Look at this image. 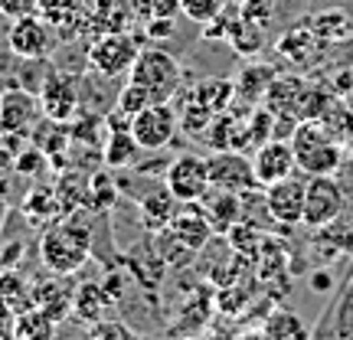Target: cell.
I'll return each mask as SVG.
<instances>
[{
	"label": "cell",
	"mask_w": 353,
	"mask_h": 340,
	"mask_svg": "<svg viewBox=\"0 0 353 340\" xmlns=\"http://www.w3.org/2000/svg\"><path fill=\"white\" fill-rule=\"evenodd\" d=\"M95 252V239L85 223H79L76 216H59L50 226H43L39 236V262L46 272H59V275H76L79 268L92 259Z\"/></svg>",
	"instance_id": "6da1fadb"
},
{
	"label": "cell",
	"mask_w": 353,
	"mask_h": 340,
	"mask_svg": "<svg viewBox=\"0 0 353 340\" xmlns=\"http://www.w3.org/2000/svg\"><path fill=\"white\" fill-rule=\"evenodd\" d=\"M291 148H294V161L304 177L317 174H337L343 167V144L337 131L324 121V118H304L291 131Z\"/></svg>",
	"instance_id": "7a4b0ae2"
},
{
	"label": "cell",
	"mask_w": 353,
	"mask_h": 340,
	"mask_svg": "<svg viewBox=\"0 0 353 340\" xmlns=\"http://www.w3.org/2000/svg\"><path fill=\"white\" fill-rule=\"evenodd\" d=\"M128 79L148 88L154 101H174V95L183 88V66L161 43H144Z\"/></svg>",
	"instance_id": "3957f363"
},
{
	"label": "cell",
	"mask_w": 353,
	"mask_h": 340,
	"mask_svg": "<svg viewBox=\"0 0 353 340\" xmlns=\"http://www.w3.org/2000/svg\"><path fill=\"white\" fill-rule=\"evenodd\" d=\"M141 46H144V33L141 30H112V33H99L88 39L85 46V66L88 72H99L101 79H121L131 72V66L138 59Z\"/></svg>",
	"instance_id": "277c9868"
},
{
	"label": "cell",
	"mask_w": 353,
	"mask_h": 340,
	"mask_svg": "<svg viewBox=\"0 0 353 340\" xmlns=\"http://www.w3.org/2000/svg\"><path fill=\"white\" fill-rule=\"evenodd\" d=\"M3 43H7V52L17 56V59H52V52L59 46V33L37 10L10 20L7 33H3Z\"/></svg>",
	"instance_id": "5b68a950"
},
{
	"label": "cell",
	"mask_w": 353,
	"mask_h": 340,
	"mask_svg": "<svg viewBox=\"0 0 353 340\" xmlns=\"http://www.w3.org/2000/svg\"><path fill=\"white\" fill-rule=\"evenodd\" d=\"M343 210H347V197H343V187L334 180V174L307 177V183H304V216H301L304 226L311 229L334 226L343 216Z\"/></svg>",
	"instance_id": "8992f818"
},
{
	"label": "cell",
	"mask_w": 353,
	"mask_h": 340,
	"mask_svg": "<svg viewBox=\"0 0 353 340\" xmlns=\"http://www.w3.org/2000/svg\"><path fill=\"white\" fill-rule=\"evenodd\" d=\"M37 95H39V105H43L46 118L72 121L79 114V108H82V76L50 66V72L43 76Z\"/></svg>",
	"instance_id": "52a82bcc"
},
{
	"label": "cell",
	"mask_w": 353,
	"mask_h": 340,
	"mask_svg": "<svg viewBox=\"0 0 353 340\" xmlns=\"http://www.w3.org/2000/svg\"><path fill=\"white\" fill-rule=\"evenodd\" d=\"M180 131V114H176L174 101H151L148 108H141L131 118V134L138 138L144 151H164L170 148Z\"/></svg>",
	"instance_id": "ba28073f"
},
{
	"label": "cell",
	"mask_w": 353,
	"mask_h": 340,
	"mask_svg": "<svg viewBox=\"0 0 353 340\" xmlns=\"http://www.w3.org/2000/svg\"><path fill=\"white\" fill-rule=\"evenodd\" d=\"M164 183L180 203L203 200V193L213 187L206 157L203 154H176V157H170V164L164 170Z\"/></svg>",
	"instance_id": "9c48e42d"
},
{
	"label": "cell",
	"mask_w": 353,
	"mask_h": 340,
	"mask_svg": "<svg viewBox=\"0 0 353 340\" xmlns=\"http://www.w3.org/2000/svg\"><path fill=\"white\" fill-rule=\"evenodd\" d=\"M43 118V105L33 88L10 86L0 95V134H20L30 141V131Z\"/></svg>",
	"instance_id": "30bf717a"
},
{
	"label": "cell",
	"mask_w": 353,
	"mask_h": 340,
	"mask_svg": "<svg viewBox=\"0 0 353 340\" xmlns=\"http://www.w3.org/2000/svg\"><path fill=\"white\" fill-rule=\"evenodd\" d=\"M206 164H210V180H213V187H219V190L245 193V190L259 187L252 157L245 151H213L206 157Z\"/></svg>",
	"instance_id": "8fae6325"
},
{
	"label": "cell",
	"mask_w": 353,
	"mask_h": 340,
	"mask_svg": "<svg viewBox=\"0 0 353 340\" xmlns=\"http://www.w3.org/2000/svg\"><path fill=\"white\" fill-rule=\"evenodd\" d=\"M304 183L307 177H285L278 183H268L262 187L265 193V206H268V216L275 219L278 226H298L304 216Z\"/></svg>",
	"instance_id": "7c38bea8"
},
{
	"label": "cell",
	"mask_w": 353,
	"mask_h": 340,
	"mask_svg": "<svg viewBox=\"0 0 353 340\" xmlns=\"http://www.w3.org/2000/svg\"><path fill=\"white\" fill-rule=\"evenodd\" d=\"M252 167H255L259 187H268V183H278V180L291 177L298 170L291 141L288 138H268L265 144H259L252 151Z\"/></svg>",
	"instance_id": "4fadbf2b"
},
{
	"label": "cell",
	"mask_w": 353,
	"mask_h": 340,
	"mask_svg": "<svg viewBox=\"0 0 353 340\" xmlns=\"http://www.w3.org/2000/svg\"><path fill=\"white\" fill-rule=\"evenodd\" d=\"M72 298H76V285L69 281V275H59V272H50L33 281V304L39 311L63 324L65 317H72Z\"/></svg>",
	"instance_id": "5bb4252c"
},
{
	"label": "cell",
	"mask_w": 353,
	"mask_h": 340,
	"mask_svg": "<svg viewBox=\"0 0 353 340\" xmlns=\"http://www.w3.org/2000/svg\"><path fill=\"white\" fill-rule=\"evenodd\" d=\"M167 232H170L176 242H183L190 252H203V249H206V242L216 236V229H213V223L206 219V213H203L200 200L183 203V206H180V213L174 216V223L167 226Z\"/></svg>",
	"instance_id": "9a60e30c"
},
{
	"label": "cell",
	"mask_w": 353,
	"mask_h": 340,
	"mask_svg": "<svg viewBox=\"0 0 353 340\" xmlns=\"http://www.w3.org/2000/svg\"><path fill=\"white\" fill-rule=\"evenodd\" d=\"M180 206H183V203L170 193L167 183H161V187H154L151 183V187L138 197V216H141V223H144V229H148L151 236L154 232H164V229L174 223V216L180 213Z\"/></svg>",
	"instance_id": "2e32d148"
},
{
	"label": "cell",
	"mask_w": 353,
	"mask_h": 340,
	"mask_svg": "<svg viewBox=\"0 0 353 340\" xmlns=\"http://www.w3.org/2000/svg\"><path fill=\"white\" fill-rule=\"evenodd\" d=\"M327 43H321L314 37V30L307 23H298V26H288L275 43V52L281 59H288L291 66H298V69H307V66L317 63V52L324 50Z\"/></svg>",
	"instance_id": "e0dca14e"
},
{
	"label": "cell",
	"mask_w": 353,
	"mask_h": 340,
	"mask_svg": "<svg viewBox=\"0 0 353 340\" xmlns=\"http://www.w3.org/2000/svg\"><path fill=\"white\" fill-rule=\"evenodd\" d=\"M200 206H203V213H206V219L213 223L216 236H226L229 229L242 219V193H236V190L210 187L203 193Z\"/></svg>",
	"instance_id": "ac0fdd59"
},
{
	"label": "cell",
	"mask_w": 353,
	"mask_h": 340,
	"mask_svg": "<svg viewBox=\"0 0 353 340\" xmlns=\"http://www.w3.org/2000/svg\"><path fill=\"white\" fill-rule=\"evenodd\" d=\"M304 88H307V79H301V76H275L272 86H268V92H265L262 105H268L275 114H285V118L301 121Z\"/></svg>",
	"instance_id": "d6986e66"
},
{
	"label": "cell",
	"mask_w": 353,
	"mask_h": 340,
	"mask_svg": "<svg viewBox=\"0 0 353 340\" xmlns=\"http://www.w3.org/2000/svg\"><path fill=\"white\" fill-rule=\"evenodd\" d=\"M118 304L112 301V294L105 291L101 281H82L76 285V298H72V317L79 324H95L101 317H112V311Z\"/></svg>",
	"instance_id": "ffe728a7"
},
{
	"label": "cell",
	"mask_w": 353,
	"mask_h": 340,
	"mask_svg": "<svg viewBox=\"0 0 353 340\" xmlns=\"http://www.w3.org/2000/svg\"><path fill=\"white\" fill-rule=\"evenodd\" d=\"M88 0H39V13L59 33V43H69L72 37H82V17Z\"/></svg>",
	"instance_id": "44dd1931"
},
{
	"label": "cell",
	"mask_w": 353,
	"mask_h": 340,
	"mask_svg": "<svg viewBox=\"0 0 353 340\" xmlns=\"http://www.w3.org/2000/svg\"><path fill=\"white\" fill-rule=\"evenodd\" d=\"M30 144H37L39 151L46 154L50 161L63 167V157L72 148V131H69V121H56V118H39L37 128L30 131Z\"/></svg>",
	"instance_id": "7402d4cb"
},
{
	"label": "cell",
	"mask_w": 353,
	"mask_h": 340,
	"mask_svg": "<svg viewBox=\"0 0 353 340\" xmlns=\"http://www.w3.org/2000/svg\"><path fill=\"white\" fill-rule=\"evenodd\" d=\"M275 66L268 63H249L239 69V76L232 79V86H236V105L242 108H252L259 101L265 99V92L272 86V79H275Z\"/></svg>",
	"instance_id": "603a6c76"
},
{
	"label": "cell",
	"mask_w": 353,
	"mask_h": 340,
	"mask_svg": "<svg viewBox=\"0 0 353 340\" xmlns=\"http://www.w3.org/2000/svg\"><path fill=\"white\" fill-rule=\"evenodd\" d=\"M20 213L30 226H50L52 219H59L63 210H59V200H56V190L46 187V183H33V187L23 193L20 200Z\"/></svg>",
	"instance_id": "cb8c5ba5"
},
{
	"label": "cell",
	"mask_w": 353,
	"mask_h": 340,
	"mask_svg": "<svg viewBox=\"0 0 353 340\" xmlns=\"http://www.w3.org/2000/svg\"><path fill=\"white\" fill-rule=\"evenodd\" d=\"M88 174H92V170H88ZM88 174L85 170H79V167H69V170L59 174V180L52 183L63 216L79 213V210H88Z\"/></svg>",
	"instance_id": "d4e9b609"
},
{
	"label": "cell",
	"mask_w": 353,
	"mask_h": 340,
	"mask_svg": "<svg viewBox=\"0 0 353 340\" xmlns=\"http://www.w3.org/2000/svg\"><path fill=\"white\" fill-rule=\"evenodd\" d=\"M304 23L311 26L314 37L321 43H327V46L353 37V17L347 10H341V7H327V10H321V13H311Z\"/></svg>",
	"instance_id": "484cf974"
},
{
	"label": "cell",
	"mask_w": 353,
	"mask_h": 340,
	"mask_svg": "<svg viewBox=\"0 0 353 340\" xmlns=\"http://www.w3.org/2000/svg\"><path fill=\"white\" fill-rule=\"evenodd\" d=\"M190 99H196L203 105V108H210L213 114L226 112V108H232L236 105V86H232V79H200L196 86L183 88Z\"/></svg>",
	"instance_id": "4316f807"
},
{
	"label": "cell",
	"mask_w": 353,
	"mask_h": 340,
	"mask_svg": "<svg viewBox=\"0 0 353 340\" xmlns=\"http://www.w3.org/2000/svg\"><path fill=\"white\" fill-rule=\"evenodd\" d=\"M255 337H265V340H294V337H307L311 328L304 324L301 317L288 311V308H278L272 314L262 321V328L252 330Z\"/></svg>",
	"instance_id": "83f0119b"
},
{
	"label": "cell",
	"mask_w": 353,
	"mask_h": 340,
	"mask_svg": "<svg viewBox=\"0 0 353 340\" xmlns=\"http://www.w3.org/2000/svg\"><path fill=\"white\" fill-rule=\"evenodd\" d=\"M265 26L252 23V20H245L242 17V10L236 13V20H232V26H229V37L226 43L232 46V50L239 52V56H245V59H252V56H259L265 46Z\"/></svg>",
	"instance_id": "f1b7e54d"
},
{
	"label": "cell",
	"mask_w": 353,
	"mask_h": 340,
	"mask_svg": "<svg viewBox=\"0 0 353 340\" xmlns=\"http://www.w3.org/2000/svg\"><path fill=\"white\" fill-rule=\"evenodd\" d=\"M0 298L13 308V314H20L33 304V281L17 268H0Z\"/></svg>",
	"instance_id": "f546056e"
},
{
	"label": "cell",
	"mask_w": 353,
	"mask_h": 340,
	"mask_svg": "<svg viewBox=\"0 0 353 340\" xmlns=\"http://www.w3.org/2000/svg\"><path fill=\"white\" fill-rule=\"evenodd\" d=\"M56 330H59V324H56L46 311H39L37 304H30L26 311H20V314H17L13 337H20V340H43V337H52Z\"/></svg>",
	"instance_id": "4dcf8cb0"
},
{
	"label": "cell",
	"mask_w": 353,
	"mask_h": 340,
	"mask_svg": "<svg viewBox=\"0 0 353 340\" xmlns=\"http://www.w3.org/2000/svg\"><path fill=\"white\" fill-rule=\"evenodd\" d=\"M118 197H121V190H118L114 177L101 174V170L88 174V213H112Z\"/></svg>",
	"instance_id": "1f68e13d"
},
{
	"label": "cell",
	"mask_w": 353,
	"mask_h": 340,
	"mask_svg": "<svg viewBox=\"0 0 353 340\" xmlns=\"http://www.w3.org/2000/svg\"><path fill=\"white\" fill-rule=\"evenodd\" d=\"M347 311H353V275H350V281L343 285L341 298H337L334 308L327 311V321L317 324L311 334H317V337H324V334H343V317H347Z\"/></svg>",
	"instance_id": "d6a6232c"
},
{
	"label": "cell",
	"mask_w": 353,
	"mask_h": 340,
	"mask_svg": "<svg viewBox=\"0 0 353 340\" xmlns=\"http://www.w3.org/2000/svg\"><path fill=\"white\" fill-rule=\"evenodd\" d=\"M151 101H154V99H151V92H148V88L128 79L125 86L118 88V99H114V108H121V112H125L128 118H134V114H138L141 108H148Z\"/></svg>",
	"instance_id": "836d02e7"
},
{
	"label": "cell",
	"mask_w": 353,
	"mask_h": 340,
	"mask_svg": "<svg viewBox=\"0 0 353 340\" xmlns=\"http://www.w3.org/2000/svg\"><path fill=\"white\" fill-rule=\"evenodd\" d=\"M50 167V157L39 151L37 144H30V148H20V154L13 157V170L20 177H37L39 170H46Z\"/></svg>",
	"instance_id": "e575fe53"
},
{
	"label": "cell",
	"mask_w": 353,
	"mask_h": 340,
	"mask_svg": "<svg viewBox=\"0 0 353 340\" xmlns=\"http://www.w3.org/2000/svg\"><path fill=\"white\" fill-rule=\"evenodd\" d=\"M229 0H180V13L193 20V23H206V20H213L216 13L226 7Z\"/></svg>",
	"instance_id": "d590c367"
},
{
	"label": "cell",
	"mask_w": 353,
	"mask_h": 340,
	"mask_svg": "<svg viewBox=\"0 0 353 340\" xmlns=\"http://www.w3.org/2000/svg\"><path fill=\"white\" fill-rule=\"evenodd\" d=\"M131 13H134L138 20L176 17V13H180V0H131Z\"/></svg>",
	"instance_id": "8d00e7d4"
},
{
	"label": "cell",
	"mask_w": 353,
	"mask_h": 340,
	"mask_svg": "<svg viewBox=\"0 0 353 340\" xmlns=\"http://www.w3.org/2000/svg\"><path fill=\"white\" fill-rule=\"evenodd\" d=\"M88 337H95V340H128V337H134V328H128L125 321H108V317H101V321H95V324H88L85 328Z\"/></svg>",
	"instance_id": "74e56055"
},
{
	"label": "cell",
	"mask_w": 353,
	"mask_h": 340,
	"mask_svg": "<svg viewBox=\"0 0 353 340\" xmlns=\"http://www.w3.org/2000/svg\"><path fill=\"white\" fill-rule=\"evenodd\" d=\"M176 17H151V20H141V33H144V43H164L176 33L174 26Z\"/></svg>",
	"instance_id": "f35d334b"
},
{
	"label": "cell",
	"mask_w": 353,
	"mask_h": 340,
	"mask_svg": "<svg viewBox=\"0 0 353 340\" xmlns=\"http://www.w3.org/2000/svg\"><path fill=\"white\" fill-rule=\"evenodd\" d=\"M239 10L245 20H252L259 26H268V20L275 17V0H239Z\"/></svg>",
	"instance_id": "ab89813d"
},
{
	"label": "cell",
	"mask_w": 353,
	"mask_h": 340,
	"mask_svg": "<svg viewBox=\"0 0 353 340\" xmlns=\"http://www.w3.org/2000/svg\"><path fill=\"white\" fill-rule=\"evenodd\" d=\"M39 0H0V17L7 20H17V17H26V13H37Z\"/></svg>",
	"instance_id": "60d3db41"
},
{
	"label": "cell",
	"mask_w": 353,
	"mask_h": 340,
	"mask_svg": "<svg viewBox=\"0 0 353 340\" xmlns=\"http://www.w3.org/2000/svg\"><path fill=\"white\" fill-rule=\"evenodd\" d=\"M17 177H20V174L13 170V164H0V200H10Z\"/></svg>",
	"instance_id": "b9f144b4"
},
{
	"label": "cell",
	"mask_w": 353,
	"mask_h": 340,
	"mask_svg": "<svg viewBox=\"0 0 353 340\" xmlns=\"http://www.w3.org/2000/svg\"><path fill=\"white\" fill-rule=\"evenodd\" d=\"M13 324H17V314H13L10 304L0 298V340H3V337H13Z\"/></svg>",
	"instance_id": "7bdbcfd3"
},
{
	"label": "cell",
	"mask_w": 353,
	"mask_h": 340,
	"mask_svg": "<svg viewBox=\"0 0 353 340\" xmlns=\"http://www.w3.org/2000/svg\"><path fill=\"white\" fill-rule=\"evenodd\" d=\"M0 95H3V88H0Z\"/></svg>",
	"instance_id": "ee69618b"
}]
</instances>
